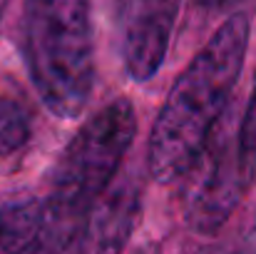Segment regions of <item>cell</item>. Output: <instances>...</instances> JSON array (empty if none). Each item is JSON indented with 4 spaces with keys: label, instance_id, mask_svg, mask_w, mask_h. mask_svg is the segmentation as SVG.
I'll return each mask as SVG.
<instances>
[{
    "label": "cell",
    "instance_id": "30bf717a",
    "mask_svg": "<svg viewBox=\"0 0 256 254\" xmlns=\"http://www.w3.org/2000/svg\"><path fill=\"white\" fill-rule=\"evenodd\" d=\"M244 0H196V5L206 13H224V10H232L234 5H239Z\"/></svg>",
    "mask_w": 256,
    "mask_h": 254
},
{
    "label": "cell",
    "instance_id": "3957f363",
    "mask_svg": "<svg viewBox=\"0 0 256 254\" xmlns=\"http://www.w3.org/2000/svg\"><path fill=\"white\" fill-rule=\"evenodd\" d=\"M137 135V115L130 100L120 97L87 117L60 152L50 172L48 199L85 224L90 207L112 184Z\"/></svg>",
    "mask_w": 256,
    "mask_h": 254
},
{
    "label": "cell",
    "instance_id": "8992f818",
    "mask_svg": "<svg viewBox=\"0 0 256 254\" xmlns=\"http://www.w3.org/2000/svg\"><path fill=\"white\" fill-rule=\"evenodd\" d=\"M182 0H127L122 15V63L134 83H147L164 65Z\"/></svg>",
    "mask_w": 256,
    "mask_h": 254
},
{
    "label": "cell",
    "instance_id": "8fae6325",
    "mask_svg": "<svg viewBox=\"0 0 256 254\" xmlns=\"http://www.w3.org/2000/svg\"><path fill=\"white\" fill-rule=\"evenodd\" d=\"M224 254H256V224L244 234V239L232 252H224Z\"/></svg>",
    "mask_w": 256,
    "mask_h": 254
},
{
    "label": "cell",
    "instance_id": "6da1fadb",
    "mask_svg": "<svg viewBox=\"0 0 256 254\" xmlns=\"http://www.w3.org/2000/svg\"><path fill=\"white\" fill-rule=\"evenodd\" d=\"M249 45L244 13L229 15L179 73L150 132V172L176 182L229 107Z\"/></svg>",
    "mask_w": 256,
    "mask_h": 254
},
{
    "label": "cell",
    "instance_id": "7a4b0ae2",
    "mask_svg": "<svg viewBox=\"0 0 256 254\" xmlns=\"http://www.w3.org/2000/svg\"><path fill=\"white\" fill-rule=\"evenodd\" d=\"M22 55L42 105L78 117L94 87V40L90 0H25Z\"/></svg>",
    "mask_w": 256,
    "mask_h": 254
},
{
    "label": "cell",
    "instance_id": "5b68a950",
    "mask_svg": "<svg viewBox=\"0 0 256 254\" xmlns=\"http://www.w3.org/2000/svg\"><path fill=\"white\" fill-rule=\"evenodd\" d=\"M80 229L48 197L0 204V254H65Z\"/></svg>",
    "mask_w": 256,
    "mask_h": 254
},
{
    "label": "cell",
    "instance_id": "9c48e42d",
    "mask_svg": "<svg viewBox=\"0 0 256 254\" xmlns=\"http://www.w3.org/2000/svg\"><path fill=\"white\" fill-rule=\"evenodd\" d=\"M239 145H242V155L244 162L252 172V179H256V83L252 90V100L246 107L244 120L239 122Z\"/></svg>",
    "mask_w": 256,
    "mask_h": 254
},
{
    "label": "cell",
    "instance_id": "7c38bea8",
    "mask_svg": "<svg viewBox=\"0 0 256 254\" xmlns=\"http://www.w3.org/2000/svg\"><path fill=\"white\" fill-rule=\"evenodd\" d=\"M192 254H224V252H222V249H214V247H212V249L204 247V249H196V252H192Z\"/></svg>",
    "mask_w": 256,
    "mask_h": 254
},
{
    "label": "cell",
    "instance_id": "ba28073f",
    "mask_svg": "<svg viewBox=\"0 0 256 254\" xmlns=\"http://www.w3.org/2000/svg\"><path fill=\"white\" fill-rule=\"evenodd\" d=\"M30 115L28 110L10 97L0 95V160L18 152L30 140Z\"/></svg>",
    "mask_w": 256,
    "mask_h": 254
},
{
    "label": "cell",
    "instance_id": "52a82bcc",
    "mask_svg": "<svg viewBox=\"0 0 256 254\" xmlns=\"http://www.w3.org/2000/svg\"><path fill=\"white\" fill-rule=\"evenodd\" d=\"M140 217V187L132 179L110 184L90 207L78 254H124Z\"/></svg>",
    "mask_w": 256,
    "mask_h": 254
},
{
    "label": "cell",
    "instance_id": "277c9868",
    "mask_svg": "<svg viewBox=\"0 0 256 254\" xmlns=\"http://www.w3.org/2000/svg\"><path fill=\"white\" fill-rule=\"evenodd\" d=\"M176 182H182V214L186 227L196 234H216L254 182L242 155L239 125L226 112Z\"/></svg>",
    "mask_w": 256,
    "mask_h": 254
}]
</instances>
